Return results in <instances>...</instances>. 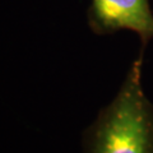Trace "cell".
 <instances>
[{
	"label": "cell",
	"mask_w": 153,
	"mask_h": 153,
	"mask_svg": "<svg viewBox=\"0 0 153 153\" xmlns=\"http://www.w3.org/2000/svg\"><path fill=\"white\" fill-rule=\"evenodd\" d=\"M144 47L112 102L83 131V153H153V103L142 84Z\"/></svg>",
	"instance_id": "1"
},
{
	"label": "cell",
	"mask_w": 153,
	"mask_h": 153,
	"mask_svg": "<svg viewBox=\"0 0 153 153\" xmlns=\"http://www.w3.org/2000/svg\"><path fill=\"white\" fill-rule=\"evenodd\" d=\"M87 18L96 35H111L129 30L139 36L144 49L153 40L151 0H92Z\"/></svg>",
	"instance_id": "2"
}]
</instances>
